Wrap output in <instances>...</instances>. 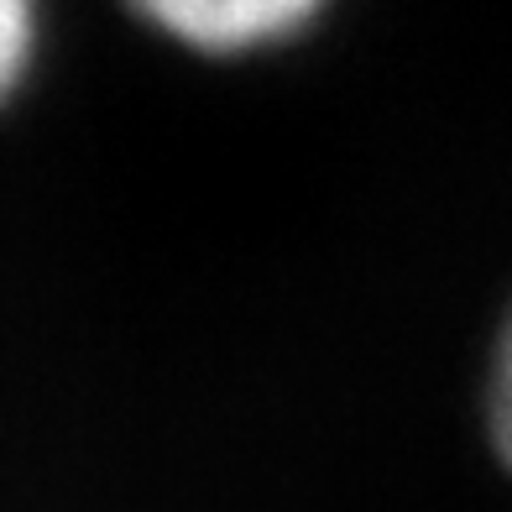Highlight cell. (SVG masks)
I'll return each mask as SVG.
<instances>
[{
    "mask_svg": "<svg viewBox=\"0 0 512 512\" xmlns=\"http://www.w3.org/2000/svg\"><path fill=\"white\" fill-rule=\"evenodd\" d=\"M42 0H0V105H6L37 58Z\"/></svg>",
    "mask_w": 512,
    "mask_h": 512,
    "instance_id": "2",
    "label": "cell"
},
{
    "mask_svg": "<svg viewBox=\"0 0 512 512\" xmlns=\"http://www.w3.org/2000/svg\"><path fill=\"white\" fill-rule=\"evenodd\" d=\"M486 429H492V445L512 471V319H507L502 345H497L492 382H486Z\"/></svg>",
    "mask_w": 512,
    "mask_h": 512,
    "instance_id": "3",
    "label": "cell"
},
{
    "mask_svg": "<svg viewBox=\"0 0 512 512\" xmlns=\"http://www.w3.org/2000/svg\"><path fill=\"white\" fill-rule=\"evenodd\" d=\"M152 32L189 53L246 58L304 37L330 0H126Z\"/></svg>",
    "mask_w": 512,
    "mask_h": 512,
    "instance_id": "1",
    "label": "cell"
}]
</instances>
